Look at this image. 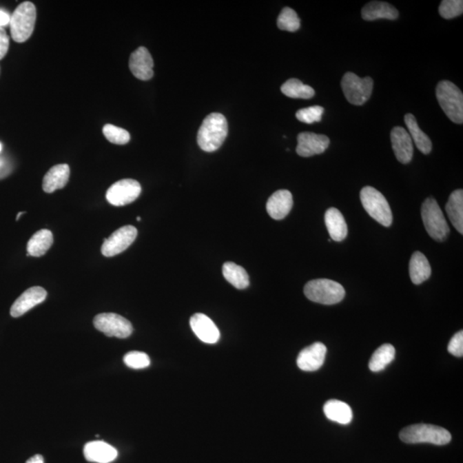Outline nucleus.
<instances>
[{"label": "nucleus", "mask_w": 463, "mask_h": 463, "mask_svg": "<svg viewBox=\"0 0 463 463\" xmlns=\"http://www.w3.org/2000/svg\"><path fill=\"white\" fill-rule=\"evenodd\" d=\"M229 132L225 116L213 113L203 119L198 132V143L203 152H214L223 145Z\"/></svg>", "instance_id": "obj_1"}, {"label": "nucleus", "mask_w": 463, "mask_h": 463, "mask_svg": "<svg viewBox=\"0 0 463 463\" xmlns=\"http://www.w3.org/2000/svg\"><path fill=\"white\" fill-rule=\"evenodd\" d=\"M399 437L406 444L445 445L451 441V434L446 429L429 424H412L402 429Z\"/></svg>", "instance_id": "obj_2"}, {"label": "nucleus", "mask_w": 463, "mask_h": 463, "mask_svg": "<svg viewBox=\"0 0 463 463\" xmlns=\"http://www.w3.org/2000/svg\"><path fill=\"white\" fill-rule=\"evenodd\" d=\"M436 96L438 103L447 117L455 124L463 123V94L457 86L450 81L438 84Z\"/></svg>", "instance_id": "obj_3"}, {"label": "nucleus", "mask_w": 463, "mask_h": 463, "mask_svg": "<svg viewBox=\"0 0 463 463\" xmlns=\"http://www.w3.org/2000/svg\"><path fill=\"white\" fill-rule=\"evenodd\" d=\"M37 21V8L30 1L21 3L10 16V34L14 41L23 43L31 37Z\"/></svg>", "instance_id": "obj_4"}, {"label": "nucleus", "mask_w": 463, "mask_h": 463, "mask_svg": "<svg viewBox=\"0 0 463 463\" xmlns=\"http://www.w3.org/2000/svg\"><path fill=\"white\" fill-rule=\"evenodd\" d=\"M305 296L313 302L335 305L344 299L345 289L341 284L329 279H316L307 283Z\"/></svg>", "instance_id": "obj_5"}, {"label": "nucleus", "mask_w": 463, "mask_h": 463, "mask_svg": "<svg viewBox=\"0 0 463 463\" xmlns=\"http://www.w3.org/2000/svg\"><path fill=\"white\" fill-rule=\"evenodd\" d=\"M422 216L424 229L433 240L438 242L446 240L450 227L436 200L429 198L423 203Z\"/></svg>", "instance_id": "obj_6"}, {"label": "nucleus", "mask_w": 463, "mask_h": 463, "mask_svg": "<svg viewBox=\"0 0 463 463\" xmlns=\"http://www.w3.org/2000/svg\"><path fill=\"white\" fill-rule=\"evenodd\" d=\"M360 200L364 209L371 217L384 227L391 226L393 216L387 200L380 192L366 187L360 192Z\"/></svg>", "instance_id": "obj_7"}, {"label": "nucleus", "mask_w": 463, "mask_h": 463, "mask_svg": "<svg viewBox=\"0 0 463 463\" xmlns=\"http://www.w3.org/2000/svg\"><path fill=\"white\" fill-rule=\"evenodd\" d=\"M342 89L349 103L361 106L366 103L371 96L373 80L369 76L360 79L353 72H347L342 77Z\"/></svg>", "instance_id": "obj_8"}, {"label": "nucleus", "mask_w": 463, "mask_h": 463, "mask_svg": "<svg viewBox=\"0 0 463 463\" xmlns=\"http://www.w3.org/2000/svg\"><path fill=\"white\" fill-rule=\"evenodd\" d=\"M98 331L110 338H127L132 334L133 327L127 319L116 313H101L94 318Z\"/></svg>", "instance_id": "obj_9"}, {"label": "nucleus", "mask_w": 463, "mask_h": 463, "mask_svg": "<svg viewBox=\"0 0 463 463\" xmlns=\"http://www.w3.org/2000/svg\"><path fill=\"white\" fill-rule=\"evenodd\" d=\"M141 192V185L138 181L126 178L112 185L106 193V198L112 205L125 206L134 202Z\"/></svg>", "instance_id": "obj_10"}, {"label": "nucleus", "mask_w": 463, "mask_h": 463, "mask_svg": "<svg viewBox=\"0 0 463 463\" xmlns=\"http://www.w3.org/2000/svg\"><path fill=\"white\" fill-rule=\"evenodd\" d=\"M138 236V230L133 226H125L115 231L110 238H105L101 254L111 258L125 251Z\"/></svg>", "instance_id": "obj_11"}, {"label": "nucleus", "mask_w": 463, "mask_h": 463, "mask_svg": "<svg viewBox=\"0 0 463 463\" xmlns=\"http://www.w3.org/2000/svg\"><path fill=\"white\" fill-rule=\"evenodd\" d=\"M297 139L296 152L302 157H311L324 153L331 143L327 136L312 132H301Z\"/></svg>", "instance_id": "obj_12"}, {"label": "nucleus", "mask_w": 463, "mask_h": 463, "mask_svg": "<svg viewBox=\"0 0 463 463\" xmlns=\"http://www.w3.org/2000/svg\"><path fill=\"white\" fill-rule=\"evenodd\" d=\"M129 68L136 79L148 81L154 76V61L148 49L140 47L132 52L129 59Z\"/></svg>", "instance_id": "obj_13"}, {"label": "nucleus", "mask_w": 463, "mask_h": 463, "mask_svg": "<svg viewBox=\"0 0 463 463\" xmlns=\"http://www.w3.org/2000/svg\"><path fill=\"white\" fill-rule=\"evenodd\" d=\"M391 139L396 159L402 164L409 163L413 158V146L409 132L401 126H395L391 131Z\"/></svg>", "instance_id": "obj_14"}, {"label": "nucleus", "mask_w": 463, "mask_h": 463, "mask_svg": "<svg viewBox=\"0 0 463 463\" xmlns=\"http://www.w3.org/2000/svg\"><path fill=\"white\" fill-rule=\"evenodd\" d=\"M326 353L327 347L325 344L315 342L301 351L297 358L298 367L305 371H317L324 364Z\"/></svg>", "instance_id": "obj_15"}, {"label": "nucleus", "mask_w": 463, "mask_h": 463, "mask_svg": "<svg viewBox=\"0 0 463 463\" xmlns=\"http://www.w3.org/2000/svg\"><path fill=\"white\" fill-rule=\"evenodd\" d=\"M190 325L192 331L203 342L215 344L219 341V329L208 316L203 313L193 315L190 319Z\"/></svg>", "instance_id": "obj_16"}, {"label": "nucleus", "mask_w": 463, "mask_h": 463, "mask_svg": "<svg viewBox=\"0 0 463 463\" xmlns=\"http://www.w3.org/2000/svg\"><path fill=\"white\" fill-rule=\"evenodd\" d=\"M48 293L41 287H33L22 294L10 308V315L13 318H19L43 302L47 298Z\"/></svg>", "instance_id": "obj_17"}, {"label": "nucleus", "mask_w": 463, "mask_h": 463, "mask_svg": "<svg viewBox=\"0 0 463 463\" xmlns=\"http://www.w3.org/2000/svg\"><path fill=\"white\" fill-rule=\"evenodd\" d=\"M293 205L292 193L287 190H279L270 196L266 209L271 218L282 220L289 215Z\"/></svg>", "instance_id": "obj_18"}, {"label": "nucleus", "mask_w": 463, "mask_h": 463, "mask_svg": "<svg viewBox=\"0 0 463 463\" xmlns=\"http://www.w3.org/2000/svg\"><path fill=\"white\" fill-rule=\"evenodd\" d=\"M83 454L87 461L96 463H110L118 457L117 450L103 441H93L86 444Z\"/></svg>", "instance_id": "obj_19"}, {"label": "nucleus", "mask_w": 463, "mask_h": 463, "mask_svg": "<svg viewBox=\"0 0 463 463\" xmlns=\"http://www.w3.org/2000/svg\"><path fill=\"white\" fill-rule=\"evenodd\" d=\"M70 178V167L68 164H59L52 167L45 174L43 178V191L52 193L59 189L64 188L68 183Z\"/></svg>", "instance_id": "obj_20"}, {"label": "nucleus", "mask_w": 463, "mask_h": 463, "mask_svg": "<svg viewBox=\"0 0 463 463\" xmlns=\"http://www.w3.org/2000/svg\"><path fill=\"white\" fill-rule=\"evenodd\" d=\"M361 15L366 21L395 20L398 19L399 12L394 6L389 5L387 2L373 1L364 6Z\"/></svg>", "instance_id": "obj_21"}, {"label": "nucleus", "mask_w": 463, "mask_h": 463, "mask_svg": "<svg viewBox=\"0 0 463 463\" xmlns=\"http://www.w3.org/2000/svg\"><path fill=\"white\" fill-rule=\"evenodd\" d=\"M325 220L331 240L340 242L345 240L347 226L344 217L340 210L336 208L329 209L325 213Z\"/></svg>", "instance_id": "obj_22"}, {"label": "nucleus", "mask_w": 463, "mask_h": 463, "mask_svg": "<svg viewBox=\"0 0 463 463\" xmlns=\"http://www.w3.org/2000/svg\"><path fill=\"white\" fill-rule=\"evenodd\" d=\"M409 275L412 282L415 285L426 282L430 278L431 269L426 256L420 251H415L409 262Z\"/></svg>", "instance_id": "obj_23"}, {"label": "nucleus", "mask_w": 463, "mask_h": 463, "mask_svg": "<svg viewBox=\"0 0 463 463\" xmlns=\"http://www.w3.org/2000/svg\"><path fill=\"white\" fill-rule=\"evenodd\" d=\"M449 218L461 234H463V191L461 189L451 193L446 206Z\"/></svg>", "instance_id": "obj_24"}, {"label": "nucleus", "mask_w": 463, "mask_h": 463, "mask_svg": "<svg viewBox=\"0 0 463 463\" xmlns=\"http://www.w3.org/2000/svg\"><path fill=\"white\" fill-rule=\"evenodd\" d=\"M52 243H54V236H52L50 230L41 229L37 231L28 242V254L31 257H41V256L47 254Z\"/></svg>", "instance_id": "obj_25"}, {"label": "nucleus", "mask_w": 463, "mask_h": 463, "mask_svg": "<svg viewBox=\"0 0 463 463\" xmlns=\"http://www.w3.org/2000/svg\"><path fill=\"white\" fill-rule=\"evenodd\" d=\"M326 417L332 422L347 424L352 422V409L347 403L338 400H329L324 406Z\"/></svg>", "instance_id": "obj_26"}, {"label": "nucleus", "mask_w": 463, "mask_h": 463, "mask_svg": "<svg viewBox=\"0 0 463 463\" xmlns=\"http://www.w3.org/2000/svg\"><path fill=\"white\" fill-rule=\"evenodd\" d=\"M404 121L407 127L409 129V135L413 138V141L415 142L417 148L424 154H429L431 152V148H433V143H431L429 136L420 128L415 116L411 114H406Z\"/></svg>", "instance_id": "obj_27"}, {"label": "nucleus", "mask_w": 463, "mask_h": 463, "mask_svg": "<svg viewBox=\"0 0 463 463\" xmlns=\"http://www.w3.org/2000/svg\"><path fill=\"white\" fill-rule=\"evenodd\" d=\"M223 276L234 287L245 289L250 284L249 276L245 269L234 263L227 262L223 267Z\"/></svg>", "instance_id": "obj_28"}, {"label": "nucleus", "mask_w": 463, "mask_h": 463, "mask_svg": "<svg viewBox=\"0 0 463 463\" xmlns=\"http://www.w3.org/2000/svg\"><path fill=\"white\" fill-rule=\"evenodd\" d=\"M395 356V347L391 344H384L378 347L371 356L369 368L373 373L385 369L388 364L394 360Z\"/></svg>", "instance_id": "obj_29"}, {"label": "nucleus", "mask_w": 463, "mask_h": 463, "mask_svg": "<svg viewBox=\"0 0 463 463\" xmlns=\"http://www.w3.org/2000/svg\"><path fill=\"white\" fill-rule=\"evenodd\" d=\"M280 90L287 97L294 99H311L315 96V90L311 86L306 85L301 81L291 79L284 83Z\"/></svg>", "instance_id": "obj_30"}, {"label": "nucleus", "mask_w": 463, "mask_h": 463, "mask_svg": "<svg viewBox=\"0 0 463 463\" xmlns=\"http://www.w3.org/2000/svg\"><path fill=\"white\" fill-rule=\"evenodd\" d=\"M277 26L280 30L296 32L300 28V20L296 10L285 7L277 19Z\"/></svg>", "instance_id": "obj_31"}, {"label": "nucleus", "mask_w": 463, "mask_h": 463, "mask_svg": "<svg viewBox=\"0 0 463 463\" xmlns=\"http://www.w3.org/2000/svg\"><path fill=\"white\" fill-rule=\"evenodd\" d=\"M103 134L108 141L114 145H124L128 143L131 136L125 129L118 127L114 125L107 124L104 125Z\"/></svg>", "instance_id": "obj_32"}, {"label": "nucleus", "mask_w": 463, "mask_h": 463, "mask_svg": "<svg viewBox=\"0 0 463 463\" xmlns=\"http://www.w3.org/2000/svg\"><path fill=\"white\" fill-rule=\"evenodd\" d=\"M440 14L444 19H455L463 12L462 0H444L440 6Z\"/></svg>", "instance_id": "obj_33"}, {"label": "nucleus", "mask_w": 463, "mask_h": 463, "mask_svg": "<svg viewBox=\"0 0 463 463\" xmlns=\"http://www.w3.org/2000/svg\"><path fill=\"white\" fill-rule=\"evenodd\" d=\"M124 362L132 369H145L150 367V360L148 354L139 352V351H132L126 353L124 357Z\"/></svg>", "instance_id": "obj_34"}, {"label": "nucleus", "mask_w": 463, "mask_h": 463, "mask_svg": "<svg viewBox=\"0 0 463 463\" xmlns=\"http://www.w3.org/2000/svg\"><path fill=\"white\" fill-rule=\"evenodd\" d=\"M324 112V108L320 106H312L298 111L296 118L300 122L312 124V123L321 121Z\"/></svg>", "instance_id": "obj_35"}, {"label": "nucleus", "mask_w": 463, "mask_h": 463, "mask_svg": "<svg viewBox=\"0 0 463 463\" xmlns=\"http://www.w3.org/2000/svg\"><path fill=\"white\" fill-rule=\"evenodd\" d=\"M449 353L455 357L463 356V331H459L451 338L448 345Z\"/></svg>", "instance_id": "obj_36"}, {"label": "nucleus", "mask_w": 463, "mask_h": 463, "mask_svg": "<svg viewBox=\"0 0 463 463\" xmlns=\"http://www.w3.org/2000/svg\"><path fill=\"white\" fill-rule=\"evenodd\" d=\"M10 39L3 28H0V59L5 58L9 50Z\"/></svg>", "instance_id": "obj_37"}, {"label": "nucleus", "mask_w": 463, "mask_h": 463, "mask_svg": "<svg viewBox=\"0 0 463 463\" xmlns=\"http://www.w3.org/2000/svg\"><path fill=\"white\" fill-rule=\"evenodd\" d=\"M10 16L5 10H0V28H3L10 24Z\"/></svg>", "instance_id": "obj_38"}, {"label": "nucleus", "mask_w": 463, "mask_h": 463, "mask_svg": "<svg viewBox=\"0 0 463 463\" xmlns=\"http://www.w3.org/2000/svg\"><path fill=\"white\" fill-rule=\"evenodd\" d=\"M9 172L10 169L8 166H7L6 161L0 157V178L5 177L6 175L9 174Z\"/></svg>", "instance_id": "obj_39"}, {"label": "nucleus", "mask_w": 463, "mask_h": 463, "mask_svg": "<svg viewBox=\"0 0 463 463\" xmlns=\"http://www.w3.org/2000/svg\"><path fill=\"white\" fill-rule=\"evenodd\" d=\"M26 463H44V458L41 455H36L30 458Z\"/></svg>", "instance_id": "obj_40"}, {"label": "nucleus", "mask_w": 463, "mask_h": 463, "mask_svg": "<svg viewBox=\"0 0 463 463\" xmlns=\"http://www.w3.org/2000/svg\"><path fill=\"white\" fill-rule=\"evenodd\" d=\"M23 214H25V212H20L19 215L17 216V220H19L20 219L21 216L23 215Z\"/></svg>", "instance_id": "obj_41"}, {"label": "nucleus", "mask_w": 463, "mask_h": 463, "mask_svg": "<svg viewBox=\"0 0 463 463\" xmlns=\"http://www.w3.org/2000/svg\"><path fill=\"white\" fill-rule=\"evenodd\" d=\"M2 152V145L1 143H0V153Z\"/></svg>", "instance_id": "obj_42"}, {"label": "nucleus", "mask_w": 463, "mask_h": 463, "mask_svg": "<svg viewBox=\"0 0 463 463\" xmlns=\"http://www.w3.org/2000/svg\"><path fill=\"white\" fill-rule=\"evenodd\" d=\"M136 220H138V222H140V220H141V218H140V217L138 216V218H136Z\"/></svg>", "instance_id": "obj_43"}]
</instances>
